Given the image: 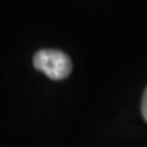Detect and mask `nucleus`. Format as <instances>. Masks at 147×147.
Masks as SVG:
<instances>
[{
  "label": "nucleus",
  "mask_w": 147,
  "mask_h": 147,
  "mask_svg": "<svg viewBox=\"0 0 147 147\" xmlns=\"http://www.w3.org/2000/svg\"><path fill=\"white\" fill-rule=\"evenodd\" d=\"M33 65L53 80H61L72 71V63L67 53L57 49H41L34 55Z\"/></svg>",
  "instance_id": "nucleus-1"
},
{
  "label": "nucleus",
  "mask_w": 147,
  "mask_h": 147,
  "mask_svg": "<svg viewBox=\"0 0 147 147\" xmlns=\"http://www.w3.org/2000/svg\"><path fill=\"white\" fill-rule=\"evenodd\" d=\"M142 115L144 117V120L147 121V87L143 93V98H142Z\"/></svg>",
  "instance_id": "nucleus-2"
}]
</instances>
